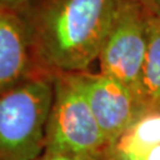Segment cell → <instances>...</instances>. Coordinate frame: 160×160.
Segmentation results:
<instances>
[{
  "mask_svg": "<svg viewBox=\"0 0 160 160\" xmlns=\"http://www.w3.org/2000/svg\"><path fill=\"white\" fill-rule=\"evenodd\" d=\"M127 0H42L30 5L36 63L43 71L83 72L98 59Z\"/></svg>",
  "mask_w": 160,
  "mask_h": 160,
  "instance_id": "obj_1",
  "label": "cell"
},
{
  "mask_svg": "<svg viewBox=\"0 0 160 160\" xmlns=\"http://www.w3.org/2000/svg\"><path fill=\"white\" fill-rule=\"evenodd\" d=\"M52 74L39 71L0 94V160H32L45 148Z\"/></svg>",
  "mask_w": 160,
  "mask_h": 160,
  "instance_id": "obj_2",
  "label": "cell"
},
{
  "mask_svg": "<svg viewBox=\"0 0 160 160\" xmlns=\"http://www.w3.org/2000/svg\"><path fill=\"white\" fill-rule=\"evenodd\" d=\"M53 97L44 152L101 159L109 143L74 72L52 74Z\"/></svg>",
  "mask_w": 160,
  "mask_h": 160,
  "instance_id": "obj_3",
  "label": "cell"
},
{
  "mask_svg": "<svg viewBox=\"0 0 160 160\" xmlns=\"http://www.w3.org/2000/svg\"><path fill=\"white\" fill-rule=\"evenodd\" d=\"M147 14L141 4L127 0L98 56L100 72L126 86L138 100L148 43Z\"/></svg>",
  "mask_w": 160,
  "mask_h": 160,
  "instance_id": "obj_4",
  "label": "cell"
},
{
  "mask_svg": "<svg viewBox=\"0 0 160 160\" xmlns=\"http://www.w3.org/2000/svg\"><path fill=\"white\" fill-rule=\"evenodd\" d=\"M104 137L113 146L145 113L138 97L119 81L102 72H74Z\"/></svg>",
  "mask_w": 160,
  "mask_h": 160,
  "instance_id": "obj_5",
  "label": "cell"
},
{
  "mask_svg": "<svg viewBox=\"0 0 160 160\" xmlns=\"http://www.w3.org/2000/svg\"><path fill=\"white\" fill-rule=\"evenodd\" d=\"M39 71L26 13L0 7V94Z\"/></svg>",
  "mask_w": 160,
  "mask_h": 160,
  "instance_id": "obj_6",
  "label": "cell"
},
{
  "mask_svg": "<svg viewBox=\"0 0 160 160\" xmlns=\"http://www.w3.org/2000/svg\"><path fill=\"white\" fill-rule=\"evenodd\" d=\"M147 51L139 86L145 113L160 110V14L147 11Z\"/></svg>",
  "mask_w": 160,
  "mask_h": 160,
  "instance_id": "obj_7",
  "label": "cell"
},
{
  "mask_svg": "<svg viewBox=\"0 0 160 160\" xmlns=\"http://www.w3.org/2000/svg\"><path fill=\"white\" fill-rule=\"evenodd\" d=\"M160 146V110L143 113L108 149L119 153H141Z\"/></svg>",
  "mask_w": 160,
  "mask_h": 160,
  "instance_id": "obj_8",
  "label": "cell"
},
{
  "mask_svg": "<svg viewBox=\"0 0 160 160\" xmlns=\"http://www.w3.org/2000/svg\"><path fill=\"white\" fill-rule=\"evenodd\" d=\"M102 160H160V146L141 153H119L108 149Z\"/></svg>",
  "mask_w": 160,
  "mask_h": 160,
  "instance_id": "obj_9",
  "label": "cell"
},
{
  "mask_svg": "<svg viewBox=\"0 0 160 160\" xmlns=\"http://www.w3.org/2000/svg\"><path fill=\"white\" fill-rule=\"evenodd\" d=\"M32 160H102L98 158H89V157H81V155L65 154V153H51V152H43L39 157Z\"/></svg>",
  "mask_w": 160,
  "mask_h": 160,
  "instance_id": "obj_10",
  "label": "cell"
},
{
  "mask_svg": "<svg viewBox=\"0 0 160 160\" xmlns=\"http://www.w3.org/2000/svg\"><path fill=\"white\" fill-rule=\"evenodd\" d=\"M30 0H0V7L19 13H26L30 8Z\"/></svg>",
  "mask_w": 160,
  "mask_h": 160,
  "instance_id": "obj_11",
  "label": "cell"
},
{
  "mask_svg": "<svg viewBox=\"0 0 160 160\" xmlns=\"http://www.w3.org/2000/svg\"><path fill=\"white\" fill-rule=\"evenodd\" d=\"M151 13L160 14V0H135Z\"/></svg>",
  "mask_w": 160,
  "mask_h": 160,
  "instance_id": "obj_12",
  "label": "cell"
}]
</instances>
